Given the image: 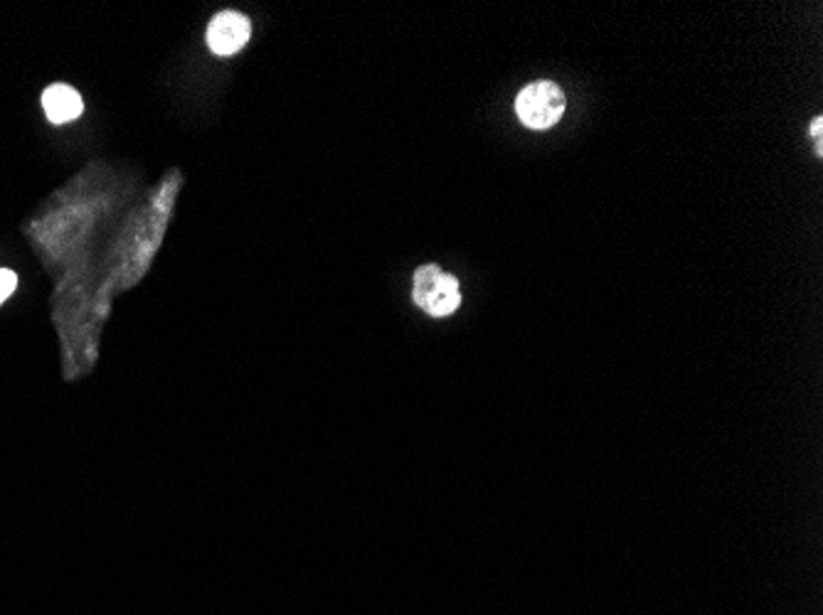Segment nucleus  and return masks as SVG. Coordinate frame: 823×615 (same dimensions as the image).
Segmentation results:
<instances>
[{
	"mask_svg": "<svg viewBox=\"0 0 823 615\" xmlns=\"http://www.w3.org/2000/svg\"><path fill=\"white\" fill-rule=\"evenodd\" d=\"M565 91L554 81H533L515 99L518 118L533 130L552 128L565 114Z\"/></svg>",
	"mask_w": 823,
	"mask_h": 615,
	"instance_id": "nucleus-1",
	"label": "nucleus"
},
{
	"mask_svg": "<svg viewBox=\"0 0 823 615\" xmlns=\"http://www.w3.org/2000/svg\"><path fill=\"white\" fill-rule=\"evenodd\" d=\"M249 35H252V23L242 13L225 11L212 17L208 25V48L227 58V54H235L245 48Z\"/></svg>",
	"mask_w": 823,
	"mask_h": 615,
	"instance_id": "nucleus-2",
	"label": "nucleus"
},
{
	"mask_svg": "<svg viewBox=\"0 0 823 615\" xmlns=\"http://www.w3.org/2000/svg\"><path fill=\"white\" fill-rule=\"evenodd\" d=\"M42 109L52 124H70V121L82 116L85 104H82L77 91L67 87V84H52L42 95Z\"/></svg>",
	"mask_w": 823,
	"mask_h": 615,
	"instance_id": "nucleus-3",
	"label": "nucleus"
},
{
	"mask_svg": "<svg viewBox=\"0 0 823 615\" xmlns=\"http://www.w3.org/2000/svg\"><path fill=\"white\" fill-rule=\"evenodd\" d=\"M459 305H461L459 281H457L454 276L444 274L439 286H437V291H434L429 296L427 305H424V311H427L429 315H434V318H447V315L459 311Z\"/></svg>",
	"mask_w": 823,
	"mask_h": 615,
	"instance_id": "nucleus-4",
	"label": "nucleus"
},
{
	"mask_svg": "<svg viewBox=\"0 0 823 615\" xmlns=\"http://www.w3.org/2000/svg\"><path fill=\"white\" fill-rule=\"evenodd\" d=\"M441 276H444V272H441V268L437 264H424V266H420L417 272H414V281H412L414 303H417L420 308L427 305L429 296L434 291H437Z\"/></svg>",
	"mask_w": 823,
	"mask_h": 615,
	"instance_id": "nucleus-5",
	"label": "nucleus"
},
{
	"mask_svg": "<svg viewBox=\"0 0 823 615\" xmlns=\"http://www.w3.org/2000/svg\"><path fill=\"white\" fill-rule=\"evenodd\" d=\"M15 286H17V276L13 272H8V268H0V303H3L5 298L15 291Z\"/></svg>",
	"mask_w": 823,
	"mask_h": 615,
	"instance_id": "nucleus-6",
	"label": "nucleus"
},
{
	"mask_svg": "<svg viewBox=\"0 0 823 615\" xmlns=\"http://www.w3.org/2000/svg\"><path fill=\"white\" fill-rule=\"evenodd\" d=\"M821 130H823V118L821 116H816V118H813V124H811V128H809V134L813 136V138H816V151H819V155L823 153V148H821Z\"/></svg>",
	"mask_w": 823,
	"mask_h": 615,
	"instance_id": "nucleus-7",
	"label": "nucleus"
}]
</instances>
